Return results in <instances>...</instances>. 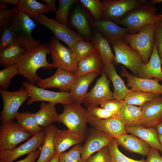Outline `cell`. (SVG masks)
Segmentation results:
<instances>
[{
	"instance_id": "cell-18",
	"label": "cell",
	"mask_w": 162,
	"mask_h": 162,
	"mask_svg": "<svg viewBox=\"0 0 162 162\" xmlns=\"http://www.w3.org/2000/svg\"><path fill=\"white\" fill-rule=\"evenodd\" d=\"M141 108V125L153 128L162 122V96L147 102Z\"/></svg>"
},
{
	"instance_id": "cell-11",
	"label": "cell",
	"mask_w": 162,
	"mask_h": 162,
	"mask_svg": "<svg viewBox=\"0 0 162 162\" xmlns=\"http://www.w3.org/2000/svg\"><path fill=\"white\" fill-rule=\"evenodd\" d=\"M50 54L55 68L76 74L78 64L73 53L70 48L63 45L55 37L52 36L49 44Z\"/></svg>"
},
{
	"instance_id": "cell-30",
	"label": "cell",
	"mask_w": 162,
	"mask_h": 162,
	"mask_svg": "<svg viewBox=\"0 0 162 162\" xmlns=\"http://www.w3.org/2000/svg\"><path fill=\"white\" fill-rule=\"evenodd\" d=\"M56 104L42 102L39 110L34 113L38 124L45 128L51 125L53 122H57L58 114L56 110Z\"/></svg>"
},
{
	"instance_id": "cell-40",
	"label": "cell",
	"mask_w": 162,
	"mask_h": 162,
	"mask_svg": "<svg viewBox=\"0 0 162 162\" xmlns=\"http://www.w3.org/2000/svg\"><path fill=\"white\" fill-rule=\"evenodd\" d=\"M19 74L16 64L7 67L0 70V86L4 89L8 87L12 79L16 75Z\"/></svg>"
},
{
	"instance_id": "cell-52",
	"label": "cell",
	"mask_w": 162,
	"mask_h": 162,
	"mask_svg": "<svg viewBox=\"0 0 162 162\" xmlns=\"http://www.w3.org/2000/svg\"><path fill=\"white\" fill-rule=\"evenodd\" d=\"M0 2H2L8 4H12L15 5L17 8L18 7L19 0H1Z\"/></svg>"
},
{
	"instance_id": "cell-6",
	"label": "cell",
	"mask_w": 162,
	"mask_h": 162,
	"mask_svg": "<svg viewBox=\"0 0 162 162\" xmlns=\"http://www.w3.org/2000/svg\"><path fill=\"white\" fill-rule=\"evenodd\" d=\"M110 43L115 52V58L114 62L115 64H122L130 70L134 76L138 77L139 69L144 64L139 54L123 38Z\"/></svg>"
},
{
	"instance_id": "cell-56",
	"label": "cell",
	"mask_w": 162,
	"mask_h": 162,
	"mask_svg": "<svg viewBox=\"0 0 162 162\" xmlns=\"http://www.w3.org/2000/svg\"><path fill=\"white\" fill-rule=\"evenodd\" d=\"M161 2H162V0H153L151 1L149 3L152 4H153Z\"/></svg>"
},
{
	"instance_id": "cell-37",
	"label": "cell",
	"mask_w": 162,
	"mask_h": 162,
	"mask_svg": "<svg viewBox=\"0 0 162 162\" xmlns=\"http://www.w3.org/2000/svg\"><path fill=\"white\" fill-rule=\"evenodd\" d=\"M72 24L82 35L89 36L91 33L90 29L86 18L79 8H76L71 17Z\"/></svg>"
},
{
	"instance_id": "cell-41",
	"label": "cell",
	"mask_w": 162,
	"mask_h": 162,
	"mask_svg": "<svg viewBox=\"0 0 162 162\" xmlns=\"http://www.w3.org/2000/svg\"><path fill=\"white\" fill-rule=\"evenodd\" d=\"M80 2L91 13L95 20L102 19L103 6L99 0H80Z\"/></svg>"
},
{
	"instance_id": "cell-27",
	"label": "cell",
	"mask_w": 162,
	"mask_h": 162,
	"mask_svg": "<svg viewBox=\"0 0 162 162\" xmlns=\"http://www.w3.org/2000/svg\"><path fill=\"white\" fill-rule=\"evenodd\" d=\"M103 67L100 54L97 50L89 54L78 63L75 74L78 76L92 72L100 73Z\"/></svg>"
},
{
	"instance_id": "cell-26",
	"label": "cell",
	"mask_w": 162,
	"mask_h": 162,
	"mask_svg": "<svg viewBox=\"0 0 162 162\" xmlns=\"http://www.w3.org/2000/svg\"><path fill=\"white\" fill-rule=\"evenodd\" d=\"M102 71L106 74L112 83L114 99L119 101L124 100L127 95L131 91L127 88L123 80L118 74L113 63L103 67Z\"/></svg>"
},
{
	"instance_id": "cell-13",
	"label": "cell",
	"mask_w": 162,
	"mask_h": 162,
	"mask_svg": "<svg viewBox=\"0 0 162 162\" xmlns=\"http://www.w3.org/2000/svg\"><path fill=\"white\" fill-rule=\"evenodd\" d=\"M101 77L88 92L83 103L87 108L98 106L103 102L114 99L113 93L110 88V81L106 74L102 71Z\"/></svg>"
},
{
	"instance_id": "cell-39",
	"label": "cell",
	"mask_w": 162,
	"mask_h": 162,
	"mask_svg": "<svg viewBox=\"0 0 162 162\" xmlns=\"http://www.w3.org/2000/svg\"><path fill=\"white\" fill-rule=\"evenodd\" d=\"M118 146L115 138H114L108 145L111 162H146V160L143 159L136 160L127 157L120 151Z\"/></svg>"
},
{
	"instance_id": "cell-57",
	"label": "cell",
	"mask_w": 162,
	"mask_h": 162,
	"mask_svg": "<svg viewBox=\"0 0 162 162\" xmlns=\"http://www.w3.org/2000/svg\"><path fill=\"white\" fill-rule=\"evenodd\" d=\"M158 138L159 141L162 146V135H158Z\"/></svg>"
},
{
	"instance_id": "cell-51",
	"label": "cell",
	"mask_w": 162,
	"mask_h": 162,
	"mask_svg": "<svg viewBox=\"0 0 162 162\" xmlns=\"http://www.w3.org/2000/svg\"><path fill=\"white\" fill-rule=\"evenodd\" d=\"M42 1L45 3L52 11L55 13L57 12L58 9L56 4V0H42Z\"/></svg>"
},
{
	"instance_id": "cell-42",
	"label": "cell",
	"mask_w": 162,
	"mask_h": 162,
	"mask_svg": "<svg viewBox=\"0 0 162 162\" xmlns=\"http://www.w3.org/2000/svg\"><path fill=\"white\" fill-rule=\"evenodd\" d=\"M82 146L76 145L69 151L59 155V162H81Z\"/></svg>"
},
{
	"instance_id": "cell-35",
	"label": "cell",
	"mask_w": 162,
	"mask_h": 162,
	"mask_svg": "<svg viewBox=\"0 0 162 162\" xmlns=\"http://www.w3.org/2000/svg\"><path fill=\"white\" fill-rule=\"evenodd\" d=\"M160 95L153 92L131 91L126 96L124 101L126 104L142 107L147 102Z\"/></svg>"
},
{
	"instance_id": "cell-14",
	"label": "cell",
	"mask_w": 162,
	"mask_h": 162,
	"mask_svg": "<svg viewBox=\"0 0 162 162\" xmlns=\"http://www.w3.org/2000/svg\"><path fill=\"white\" fill-rule=\"evenodd\" d=\"M114 138L109 134L92 127L89 128L85 143L82 148L81 162H86L93 154L108 146Z\"/></svg>"
},
{
	"instance_id": "cell-5",
	"label": "cell",
	"mask_w": 162,
	"mask_h": 162,
	"mask_svg": "<svg viewBox=\"0 0 162 162\" xmlns=\"http://www.w3.org/2000/svg\"><path fill=\"white\" fill-rule=\"evenodd\" d=\"M35 22L18 9L9 23L8 25L11 26L14 31L16 41L26 50L42 44L40 40H35L32 36V31L37 26Z\"/></svg>"
},
{
	"instance_id": "cell-53",
	"label": "cell",
	"mask_w": 162,
	"mask_h": 162,
	"mask_svg": "<svg viewBox=\"0 0 162 162\" xmlns=\"http://www.w3.org/2000/svg\"><path fill=\"white\" fill-rule=\"evenodd\" d=\"M155 127L158 134L162 135V122L159 123Z\"/></svg>"
},
{
	"instance_id": "cell-46",
	"label": "cell",
	"mask_w": 162,
	"mask_h": 162,
	"mask_svg": "<svg viewBox=\"0 0 162 162\" xmlns=\"http://www.w3.org/2000/svg\"><path fill=\"white\" fill-rule=\"evenodd\" d=\"M86 162H111L108 146L102 148L95 154L90 156Z\"/></svg>"
},
{
	"instance_id": "cell-49",
	"label": "cell",
	"mask_w": 162,
	"mask_h": 162,
	"mask_svg": "<svg viewBox=\"0 0 162 162\" xmlns=\"http://www.w3.org/2000/svg\"><path fill=\"white\" fill-rule=\"evenodd\" d=\"M146 162H162V157L158 150L150 148Z\"/></svg>"
},
{
	"instance_id": "cell-10",
	"label": "cell",
	"mask_w": 162,
	"mask_h": 162,
	"mask_svg": "<svg viewBox=\"0 0 162 162\" xmlns=\"http://www.w3.org/2000/svg\"><path fill=\"white\" fill-rule=\"evenodd\" d=\"M32 135L14 120L2 124L0 126V151L12 149Z\"/></svg>"
},
{
	"instance_id": "cell-2",
	"label": "cell",
	"mask_w": 162,
	"mask_h": 162,
	"mask_svg": "<svg viewBox=\"0 0 162 162\" xmlns=\"http://www.w3.org/2000/svg\"><path fill=\"white\" fill-rule=\"evenodd\" d=\"M63 105V111L58 115L57 122L63 123L85 142L89 130L87 123L90 117L88 110L74 102Z\"/></svg>"
},
{
	"instance_id": "cell-32",
	"label": "cell",
	"mask_w": 162,
	"mask_h": 162,
	"mask_svg": "<svg viewBox=\"0 0 162 162\" xmlns=\"http://www.w3.org/2000/svg\"><path fill=\"white\" fill-rule=\"evenodd\" d=\"M17 8L21 12L33 19L51 11L46 4H42L35 0H19Z\"/></svg>"
},
{
	"instance_id": "cell-48",
	"label": "cell",
	"mask_w": 162,
	"mask_h": 162,
	"mask_svg": "<svg viewBox=\"0 0 162 162\" xmlns=\"http://www.w3.org/2000/svg\"><path fill=\"white\" fill-rule=\"evenodd\" d=\"M154 41L161 61L162 68V19L159 21L154 32Z\"/></svg>"
},
{
	"instance_id": "cell-58",
	"label": "cell",
	"mask_w": 162,
	"mask_h": 162,
	"mask_svg": "<svg viewBox=\"0 0 162 162\" xmlns=\"http://www.w3.org/2000/svg\"><path fill=\"white\" fill-rule=\"evenodd\" d=\"M158 15L160 16L161 18H162V14H159Z\"/></svg>"
},
{
	"instance_id": "cell-50",
	"label": "cell",
	"mask_w": 162,
	"mask_h": 162,
	"mask_svg": "<svg viewBox=\"0 0 162 162\" xmlns=\"http://www.w3.org/2000/svg\"><path fill=\"white\" fill-rule=\"evenodd\" d=\"M40 150L37 149L28 154L24 159L16 162H34L37 158L40 155Z\"/></svg>"
},
{
	"instance_id": "cell-24",
	"label": "cell",
	"mask_w": 162,
	"mask_h": 162,
	"mask_svg": "<svg viewBox=\"0 0 162 162\" xmlns=\"http://www.w3.org/2000/svg\"><path fill=\"white\" fill-rule=\"evenodd\" d=\"M117 143L128 151L139 154L143 157L147 156L150 148L144 141L136 136L127 133L115 138Z\"/></svg>"
},
{
	"instance_id": "cell-15",
	"label": "cell",
	"mask_w": 162,
	"mask_h": 162,
	"mask_svg": "<svg viewBox=\"0 0 162 162\" xmlns=\"http://www.w3.org/2000/svg\"><path fill=\"white\" fill-rule=\"evenodd\" d=\"M45 135V129H44L19 146L11 150L1 151L0 162H13L20 157L36 151L43 144Z\"/></svg>"
},
{
	"instance_id": "cell-36",
	"label": "cell",
	"mask_w": 162,
	"mask_h": 162,
	"mask_svg": "<svg viewBox=\"0 0 162 162\" xmlns=\"http://www.w3.org/2000/svg\"><path fill=\"white\" fill-rule=\"evenodd\" d=\"M70 49L78 64L82 59L91 53L97 50L92 42L80 40L75 42Z\"/></svg>"
},
{
	"instance_id": "cell-44",
	"label": "cell",
	"mask_w": 162,
	"mask_h": 162,
	"mask_svg": "<svg viewBox=\"0 0 162 162\" xmlns=\"http://www.w3.org/2000/svg\"><path fill=\"white\" fill-rule=\"evenodd\" d=\"M90 117L106 119L117 117L118 114L110 112L101 107H91L87 108Z\"/></svg>"
},
{
	"instance_id": "cell-34",
	"label": "cell",
	"mask_w": 162,
	"mask_h": 162,
	"mask_svg": "<svg viewBox=\"0 0 162 162\" xmlns=\"http://www.w3.org/2000/svg\"><path fill=\"white\" fill-rule=\"evenodd\" d=\"M17 123L23 129L33 136L39 133L44 128L40 126L35 119L34 113L26 111L19 113L15 117Z\"/></svg>"
},
{
	"instance_id": "cell-22",
	"label": "cell",
	"mask_w": 162,
	"mask_h": 162,
	"mask_svg": "<svg viewBox=\"0 0 162 162\" xmlns=\"http://www.w3.org/2000/svg\"><path fill=\"white\" fill-rule=\"evenodd\" d=\"M125 128L126 133H130L140 138L151 148L160 151L162 154V146L159 141L158 134L155 128L139 125L125 127Z\"/></svg>"
},
{
	"instance_id": "cell-7",
	"label": "cell",
	"mask_w": 162,
	"mask_h": 162,
	"mask_svg": "<svg viewBox=\"0 0 162 162\" xmlns=\"http://www.w3.org/2000/svg\"><path fill=\"white\" fill-rule=\"evenodd\" d=\"M3 107L1 112L0 122L2 124L14 120L19 113L18 110L22 104L30 97L23 87L14 92L0 88Z\"/></svg>"
},
{
	"instance_id": "cell-47",
	"label": "cell",
	"mask_w": 162,
	"mask_h": 162,
	"mask_svg": "<svg viewBox=\"0 0 162 162\" xmlns=\"http://www.w3.org/2000/svg\"><path fill=\"white\" fill-rule=\"evenodd\" d=\"M124 103V100L119 101L114 99L104 101L100 105L101 108L110 112L118 114Z\"/></svg>"
},
{
	"instance_id": "cell-4",
	"label": "cell",
	"mask_w": 162,
	"mask_h": 162,
	"mask_svg": "<svg viewBox=\"0 0 162 162\" xmlns=\"http://www.w3.org/2000/svg\"><path fill=\"white\" fill-rule=\"evenodd\" d=\"M158 22L145 26L136 33H128L123 38L139 54L144 64L148 62L152 52L154 43V32Z\"/></svg>"
},
{
	"instance_id": "cell-9",
	"label": "cell",
	"mask_w": 162,
	"mask_h": 162,
	"mask_svg": "<svg viewBox=\"0 0 162 162\" xmlns=\"http://www.w3.org/2000/svg\"><path fill=\"white\" fill-rule=\"evenodd\" d=\"M146 0H104L102 19L114 22L123 19L132 9L146 3Z\"/></svg>"
},
{
	"instance_id": "cell-3",
	"label": "cell",
	"mask_w": 162,
	"mask_h": 162,
	"mask_svg": "<svg viewBox=\"0 0 162 162\" xmlns=\"http://www.w3.org/2000/svg\"><path fill=\"white\" fill-rule=\"evenodd\" d=\"M157 10V8L153 4L146 2L132 9L123 19L115 23L127 28L128 33L136 34L145 26L162 19L156 14Z\"/></svg>"
},
{
	"instance_id": "cell-17",
	"label": "cell",
	"mask_w": 162,
	"mask_h": 162,
	"mask_svg": "<svg viewBox=\"0 0 162 162\" xmlns=\"http://www.w3.org/2000/svg\"><path fill=\"white\" fill-rule=\"evenodd\" d=\"M121 74L127 79V86L130 88L131 91H140L162 94V85L159 80L154 79L142 78L129 73L124 66L121 67Z\"/></svg>"
},
{
	"instance_id": "cell-45",
	"label": "cell",
	"mask_w": 162,
	"mask_h": 162,
	"mask_svg": "<svg viewBox=\"0 0 162 162\" xmlns=\"http://www.w3.org/2000/svg\"><path fill=\"white\" fill-rule=\"evenodd\" d=\"M18 10V8L16 7L0 10L1 32L8 26L9 23Z\"/></svg>"
},
{
	"instance_id": "cell-1",
	"label": "cell",
	"mask_w": 162,
	"mask_h": 162,
	"mask_svg": "<svg viewBox=\"0 0 162 162\" xmlns=\"http://www.w3.org/2000/svg\"><path fill=\"white\" fill-rule=\"evenodd\" d=\"M49 53L50 45L46 42L39 46L26 50L16 64L19 74L26 78L31 84L34 85L38 82L41 79L37 74L38 69L55 68L53 64L47 61L46 55Z\"/></svg>"
},
{
	"instance_id": "cell-59",
	"label": "cell",
	"mask_w": 162,
	"mask_h": 162,
	"mask_svg": "<svg viewBox=\"0 0 162 162\" xmlns=\"http://www.w3.org/2000/svg\"><path fill=\"white\" fill-rule=\"evenodd\" d=\"M161 70H162V68Z\"/></svg>"
},
{
	"instance_id": "cell-21",
	"label": "cell",
	"mask_w": 162,
	"mask_h": 162,
	"mask_svg": "<svg viewBox=\"0 0 162 162\" xmlns=\"http://www.w3.org/2000/svg\"><path fill=\"white\" fill-rule=\"evenodd\" d=\"M92 24L109 42L123 38L124 36L128 33L127 28L120 27L116 23L109 20L101 19L92 21Z\"/></svg>"
},
{
	"instance_id": "cell-38",
	"label": "cell",
	"mask_w": 162,
	"mask_h": 162,
	"mask_svg": "<svg viewBox=\"0 0 162 162\" xmlns=\"http://www.w3.org/2000/svg\"><path fill=\"white\" fill-rule=\"evenodd\" d=\"M76 0H59L58 8L56 13L55 20L62 24L68 26V16L70 9L76 2Z\"/></svg>"
},
{
	"instance_id": "cell-16",
	"label": "cell",
	"mask_w": 162,
	"mask_h": 162,
	"mask_svg": "<svg viewBox=\"0 0 162 162\" xmlns=\"http://www.w3.org/2000/svg\"><path fill=\"white\" fill-rule=\"evenodd\" d=\"M55 74L45 79H41L36 85L43 88H56L62 92L70 89L77 76L75 74L57 68Z\"/></svg>"
},
{
	"instance_id": "cell-54",
	"label": "cell",
	"mask_w": 162,
	"mask_h": 162,
	"mask_svg": "<svg viewBox=\"0 0 162 162\" xmlns=\"http://www.w3.org/2000/svg\"><path fill=\"white\" fill-rule=\"evenodd\" d=\"M8 4L4 2H0V10H3L8 8Z\"/></svg>"
},
{
	"instance_id": "cell-43",
	"label": "cell",
	"mask_w": 162,
	"mask_h": 162,
	"mask_svg": "<svg viewBox=\"0 0 162 162\" xmlns=\"http://www.w3.org/2000/svg\"><path fill=\"white\" fill-rule=\"evenodd\" d=\"M0 41V50L16 42L14 31L13 28L8 25L3 30Z\"/></svg>"
},
{
	"instance_id": "cell-28",
	"label": "cell",
	"mask_w": 162,
	"mask_h": 162,
	"mask_svg": "<svg viewBox=\"0 0 162 162\" xmlns=\"http://www.w3.org/2000/svg\"><path fill=\"white\" fill-rule=\"evenodd\" d=\"M117 118L124 123L125 127L141 125L142 108L124 103Z\"/></svg>"
},
{
	"instance_id": "cell-23",
	"label": "cell",
	"mask_w": 162,
	"mask_h": 162,
	"mask_svg": "<svg viewBox=\"0 0 162 162\" xmlns=\"http://www.w3.org/2000/svg\"><path fill=\"white\" fill-rule=\"evenodd\" d=\"M82 142L80 136L69 129L57 128L54 137L55 153L59 155L72 146Z\"/></svg>"
},
{
	"instance_id": "cell-55",
	"label": "cell",
	"mask_w": 162,
	"mask_h": 162,
	"mask_svg": "<svg viewBox=\"0 0 162 162\" xmlns=\"http://www.w3.org/2000/svg\"><path fill=\"white\" fill-rule=\"evenodd\" d=\"M59 154L55 153L53 158L50 162H59Z\"/></svg>"
},
{
	"instance_id": "cell-33",
	"label": "cell",
	"mask_w": 162,
	"mask_h": 162,
	"mask_svg": "<svg viewBox=\"0 0 162 162\" xmlns=\"http://www.w3.org/2000/svg\"><path fill=\"white\" fill-rule=\"evenodd\" d=\"M26 50L16 42L0 51V64L8 67L16 64Z\"/></svg>"
},
{
	"instance_id": "cell-8",
	"label": "cell",
	"mask_w": 162,
	"mask_h": 162,
	"mask_svg": "<svg viewBox=\"0 0 162 162\" xmlns=\"http://www.w3.org/2000/svg\"><path fill=\"white\" fill-rule=\"evenodd\" d=\"M22 84L29 94L30 98L27 101L28 105L38 101H46L55 104H62V105L74 102L70 92L52 91L38 87L26 81L22 82Z\"/></svg>"
},
{
	"instance_id": "cell-29",
	"label": "cell",
	"mask_w": 162,
	"mask_h": 162,
	"mask_svg": "<svg viewBox=\"0 0 162 162\" xmlns=\"http://www.w3.org/2000/svg\"><path fill=\"white\" fill-rule=\"evenodd\" d=\"M92 43L100 54L103 67L114 62L115 56L111 50L109 41L98 31L94 32Z\"/></svg>"
},
{
	"instance_id": "cell-25",
	"label": "cell",
	"mask_w": 162,
	"mask_h": 162,
	"mask_svg": "<svg viewBox=\"0 0 162 162\" xmlns=\"http://www.w3.org/2000/svg\"><path fill=\"white\" fill-rule=\"evenodd\" d=\"M100 73L92 72L77 76L70 92L74 102L81 104L83 103L88 93L89 86Z\"/></svg>"
},
{
	"instance_id": "cell-20",
	"label": "cell",
	"mask_w": 162,
	"mask_h": 162,
	"mask_svg": "<svg viewBox=\"0 0 162 162\" xmlns=\"http://www.w3.org/2000/svg\"><path fill=\"white\" fill-rule=\"evenodd\" d=\"M161 60L159 55L155 41L153 49L148 62L143 64L139 68L138 77L151 79L152 78L162 81Z\"/></svg>"
},
{
	"instance_id": "cell-12",
	"label": "cell",
	"mask_w": 162,
	"mask_h": 162,
	"mask_svg": "<svg viewBox=\"0 0 162 162\" xmlns=\"http://www.w3.org/2000/svg\"><path fill=\"white\" fill-rule=\"evenodd\" d=\"M36 23L43 25L49 29L58 40L64 42L70 48L78 40L82 39L77 33L68 26L59 23L52 18H49L44 14L33 19Z\"/></svg>"
},
{
	"instance_id": "cell-19",
	"label": "cell",
	"mask_w": 162,
	"mask_h": 162,
	"mask_svg": "<svg viewBox=\"0 0 162 162\" xmlns=\"http://www.w3.org/2000/svg\"><path fill=\"white\" fill-rule=\"evenodd\" d=\"M88 123L96 130L105 132L114 138L127 133L124 123L117 117L101 119L90 117Z\"/></svg>"
},
{
	"instance_id": "cell-31",
	"label": "cell",
	"mask_w": 162,
	"mask_h": 162,
	"mask_svg": "<svg viewBox=\"0 0 162 162\" xmlns=\"http://www.w3.org/2000/svg\"><path fill=\"white\" fill-rule=\"evenodd\" d=\"M57 129L53 125L45 128L46 135L39 158L36 162H50L55 154L54 137Z\"/></svg>"
}]
</instances>
